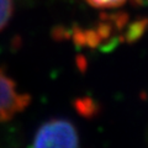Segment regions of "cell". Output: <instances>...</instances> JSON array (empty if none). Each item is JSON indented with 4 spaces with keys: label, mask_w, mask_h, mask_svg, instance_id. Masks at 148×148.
<instances>
[{
    "label": "cell",
    "mask_w": 148,
    "mask_h": 148,
    "mask_svg": "<svg viewBox=\"0 0 148 148\" xmlns=\"http://www.w3.org/2000/svg\"><path fill=\"white\" fill-rule=\"evenodd\" d=\"M31 148H82L77 127L66 119H51L35 133Z\"/></svg>",
    "instance_id": "obj_1"
},
{
    "label": "cell",
    "mask_w": 148,
    "mask_h": 148,
    "mask_svg": "<svg viewBox=\"0 0 148 148\" xmlns=\"http://www.w3.org/2000/svg\"><path fill=\"white\" fill-rule=\"evenodd\" d=\"M31 103L27 92L18 90L15 80L0 69V122L10 121Z\"/></svg>",
    "instance_id": "obj_2"
},
{
    "label": "cell",
    "mask_w": 148,
    "mask_h": 148,
    "mask_svg": "<svg viewBox=\"0 0 148 148\" xmlns=\"http://www.w3.org/2000/svg\"><path fill=\"white\" fill-rule=\"evenodd\" d=\"M14 14V0H0V31L10 22Z\"/></svg>",
    "instance_id": "obj_3"
},
{
    "label": "cell",
    "mask_w": 148,
    "mask_h": 148,
    "mask_svg": "<svg viewBox=\"0 0 148 148\" xmlns=\"http://www.w3.org/2000/svg\"><path fill=\"white\" fill-rule=\"evenodd\" d=\"M90 6L95 9H103V10H108V9H116L125 5L128 0H85Z\"/></svg>",
    "instance_id": "obj_4"
}]
</instances>
